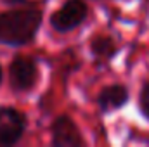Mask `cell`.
<instances>
[{"mask_svg": "<svg viewBox=\"0 0 149 147\" xmlns=\"http://www.w3.org/2000/svg\"><path fill=\"white\" fill-rule=\"evenodd\" d=\"M38 81V64L30 55H17L9 64V87L16 94H28Z\"/></svg>", "mask_w": 149, "mask_h": 147, "instance_id": "obj_3", "label": "cell"}, {"mask_svg": "<svg viewBox=\"0 0 149 147\" xmlns=\"http://www.w3.org/2000/svg\"><path fill=\"white\" fill-rule=\"evenodd\" d=\"M2 74L3 73H2V66H0V83H2Z\"/></svg>", "mask_w": 149, "mask_h": 147, "instance_id": "obj_10", "label": "cell"}, {"mask_svg": "<svg viewBox=\"0 0 149 147\" xmlns=\"http://www.w3.org/2000/svg\"><path fill=\"white\" fill-rule=\"evenodd\" d=\"M40 9H10L0 14V43L7 47H24L31 43L42 26Z\"/></svg>", "mask_w": 149, "mask_h": 147, "instance_id": "obj_1", "label": "cell"}, {"mask_svg": "<svg viewBox=\"0 0 149 147\" xmlns=\"http://www.w3.org/2000/svg\"><path fill=\"white\" fill-rule=\"evenodd\" d=\"M90 52L99 59H111L118 52L114 40L108 35H95L90 40Z\"/></svg>", "mask_w": 149, "mask_h": 147, "instance_id": "obj_7", "label": "cell"}, {"mask_svg": "<svg viewBox=\"0 0 149 147\" xmlns=\"http://www.w3.org/2000/svg\"><path fill=\"white\" fill-rule=\"evenodd\" d=\"M139 106H141V111L142 114L149 119V83L144 85L142 92H141V97H139Z\"/></svg>", "mask_w": 149, "mask_h": 147, "instance_id": "obj_8", "label": "cell"}, {"mask_svg": "<svg viewBox=\"0 0 149 147\" xmlns=\"http://www.w3.org/2000/svg\"><path fill=\"white\" fill-rule=\"evenodd\" d=\"M130 95H128V88L125 85L114 83L104 87L99 94H97V106L102 112H113V111L121 109L127 102H128Z\"/></svg>", "mask_w": 149, "mask_h": 147, "instance_id": "obj_6", "label": "cell"}, {"mask_svg": "<svg viewBox=\"0 0 149 147\" xmlns=\"http://www.w3.org/2000/svg\"><path fill=\"white\" fill-rule=\"evenodd\" d=\"M28 126V118L12 106L0 107V146L17 144Z\"/></svg>", "mask_w": 149, "mask_h": 147, "instance_id": "obj_4", "label": "cell"}, {"mask_svg": "<svg viewBox=\"0 0 149 147\" xmlns=\"http://www.w3.org/2000/svg\"><path fill=\"white\" fill-rule=\"evenodd\" d=\"M88 16V7L83 0H66L61 7L50 14V28L57 33H70L85 23Z\"/></svg>", "mask_w": 149, "mask_h": 147, "instance_id": "obj_2", "label": "cell"}, {"mask_svg": "<svg viewBox=\"0 0 149 147\" xmlns=\"http://www.w3.org/2000/svg\"><path fill=\"white\" fill-rule=\"evenodd\" d=\"M50 144L54 147H81L85 144L81 132L71 116L59 114L50 125Z\"/></svg>", "mask_w": 149, "mask_h": 147, "instance_id": "obj_5", "label": "cell"}, {"mask_svg": "<svg viewBox=\"0 0 149 147\" xmlns=\"http://www.w3.org/2000/svg\"><path fill=\"white\" fill-rule=\"evenodd\" d=\"M3 5H9V7H21V5H24L28 0H0Z\"/></svg>", "mask_w": 149, "mask_h": 147, "instance_id": "obj_9", "label": "cell"}]
</instances>
